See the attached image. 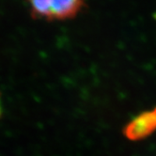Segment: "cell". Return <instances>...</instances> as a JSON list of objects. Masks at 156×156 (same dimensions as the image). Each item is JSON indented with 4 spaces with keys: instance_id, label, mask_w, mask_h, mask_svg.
Returning a JSON list of instances; mask_svg holds the SVG:
<instances>
[{
    "instance_id": "cell-1",
    "label": "cell",
    "mask_w": 156,
    "mask_h": 156,
    "mask_svg": "<svg viewBox=\"0 0 156 156\" xmlns=\"http://www.w3.org/2000/svg\"><path fill=\"white\" fill-rule=\"evenodd\" d=\"M31 15L47 20H66L75 17L83 9L79 0H44L30 1Z\"/></svg>"
},
{
    "instance_id": "cell-3",
    "label": "cell",
    "mask_w": 156,
    "mask_h": 156,
    "mask_svg": "<svg viewBox=\"0 0 156 156\" xmlns=\"http://www.w3.org/2000/svg\"><path fill=\"white\" fill-rule=\"evenodd\" d=\"M1 112H2V110H1V107H0V116H1Z\"/></svg>"
},
{
    "instance_id": "cell-2",
    "label": "cell",
    "mask_w": 156,
    "mask_h": 156,
    "mask_svg": "<svg viewBox=\"0 0 156 156\" xmlns=\"http://www.w3.org/2000/svg\"><path fill=\"white\" fill-rule=\"evenodd\" d=\"M156 130V107L139 114L123 129V135L131 141H138L151 136Z\"/></svg>"
}]
</instances>
